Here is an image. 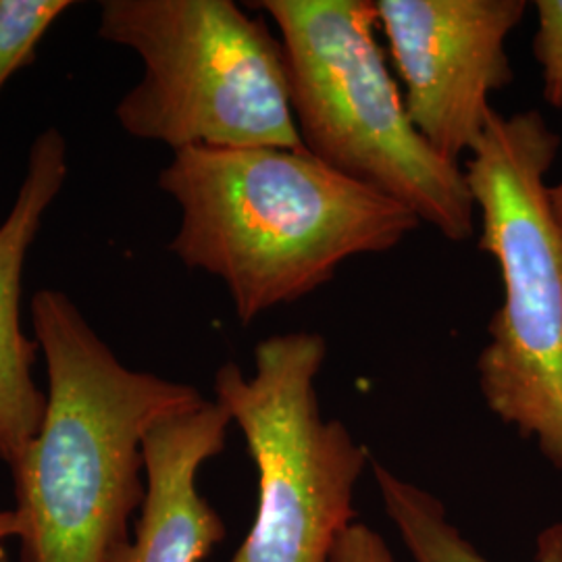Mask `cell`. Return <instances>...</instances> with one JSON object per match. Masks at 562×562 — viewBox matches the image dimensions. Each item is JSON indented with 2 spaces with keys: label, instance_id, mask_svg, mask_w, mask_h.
Wrapping results in <instances>:
<instances>
[{
  "label": "cell",
  "instance_id": "cell-9",
  "mask_svg": "<svg viewBox=\"0 0 562 562\" xmlns=\"http://www.w3.org/2000/svg\"><path fill=\"white\" fill-rule=\"evenodd\" d=\"M67 176V140L57 127H46L30 146L18 199L0 223V462L7 467L36 436L46 408V392L34 380L41 348L21 323V280L42 220Z\"/></svg>",
  "mask_w": 562,
  "mask_h": 562
},
{
  "label": "cell",
  "instance_id": "cell-3",
  "mask_svg": "<svg viewBox=\"0 0 562 562\" xmlns=\"http://www.w3.org/2000/svg\"><path fill=\"white\" fill-rule=\"evenodd\" d=\"M280 32L302 146L315 159L411 209L446 240L475 232V201L411 120L383 48L373 0H259Z\"/></svg>",
  "mask_w": 562,
  "mask_h": 562
},
{
  "label": "cell",
  "instance_id": "cell-4",
  "mask_svg": "<svg viewBox=\"0 0 562 562\" xmlns=\"http://www.w3.org/2000/svg\"><path fill=\"white\" fill-rule=\"evenodd\" d=\"M559 148L540 111L494 109L464 178L482 213L480 248L503 280L477 359L483 401L562 469V229L546 183Z\"/></svg>",
  "mask_w": 562,
  "mask_h": 562
},
{
  "label": "cell",
  "instance_id": "cell-8",
  "mask_svg": "<svg viewBox=\"0 0 562 562\" xmlns=\"http://www.w3.org/2000/svg\"><path fill=\"white\" fill-rule=\"evenodd\" d=\"M229 425L222 404L204 401L146 436V498L117 562H202L225 540V522L202 496L199 475L222 454Z\"/></svg>",
  "mask_w": 562,
  "mask_h": 562
},
{
  "label": "cell",
  "instance_id": "cell-10",
  "mask_svg": "<svg viewBox=\"0 0 562 562\" xmlns=\"http://www.w3.org/2000/svg\"><path fill=\"white\" fill-rule=\"evenodd\" d=\"M383 510L394 522L413 562H492L448 519L440 498L371 461ZM536 562H562V522L546 527L536 548Z\"/></svg>",
  "mask_w": 562,
  "mask_h": 562
},
{
  "label": "cell",
  "instance_id": "cell-13",
  "mask_svg": "<svg viewBox=\"0 0 562 562\" xmlns=\"http://www.w3.org/2000/svg\"><path fill=\"white\" fill-rule=\"evenodd\" d=\"M329 562H396V559L375 529L355 521L338 538Z\"/></svg>",
  "mask_w": 562,
  "mask_h": 562
},
{
  "label": "cell",
  "instance_id": "cell-2",
  "mask_svg": "<svg viewBox=\"0 0 562 562\" xmlns=\"http://www.w3.org/2000/svg\"><path fill=\"white\" fill-rule=\"evenodd\" d=\"M159 186L180 206L169 250L225 283L241 325L301 301L344 262L387 252L422 227L411 209L306 150L183 148Z\"/></svg>",
  "mask_w": 562,
  "mask_h": 562
},
{
  "label": "cell",
  "instance_id": "cell-6",
  "mask_svg": "<svg viewBox=\"0 0 562 562\" xmlns=\"http://www.w3.org/2000/svg\"><path fill=\"white\" fill-rule=\"evenodd\" d=\"M327 359L319 334L271 336L255 348V371L238 362L215 373V402L246 440L257 467L259 504L232 562H329L355 522L367 448L323 417L317 378Z\"/></svg>",
  "mask_w": 562,
  "mask_h": 562
},
{
  "label": "cell",
  "instance_id": "cell-14",
  "mask_svg": "<svg viewBox=\"0 0 562 562\" xmlns=\"http://www.w3.org/2000/svg\"><path fill=\"white\" fill-rule=\"evenodd\" d=\"M9 540H18V517L13 508H0V548Z\"/></svg>",
  "mask_w": 562,
  "mask_h": 562
},
{
  "label": "cell",
  "instance_id": "cell-5",
  "mask_svg": "<svg viewBox=\"0 0 562 562\" xmlns=\"http://www.w3.org/2000/svg\"><path fill=\"white\" fill-rule=\"evenodd\" d=\"M102 41L132 48L142 78L117 102L121 130L173 153L304 150L280 36L232 0H104Z\"/></svg>",
  "mask_w": 562,
  "mask_h": 562
},
{
  "label": "cell",
  "instance_id": "cell-7",
  "mask_svg": "<svg viewBox=\"0 0 562 562\" xmlns=\"http://www.w3.org/2000/svg\"><path fill=\"white\" fill-rule=\"evenodd\" d=\"M411 120L443 159L469 157L513 78L510 32L522 0H373Z\"/></svg>",
  "mask_w": 562,
  "mask_h": 562
},
{
  "label": "cell",
  "instance_id": "cell-1",
  "mask_svg": "<svg viewBox=\"0 0 562 562\" xmlns=\"http://www.w3.org/2000/svg\"><path fill=\"white\" fill-rule=\"evenodd\" d=\"M32 327L48 390L41 429L9 464L20 562H117L146 498V436L206 398L123 364L60 290L34 294Z\"/></svg>",
  "mask_w": 562,
  "mask_h": 562
},
{
  "label": "cell",
  "instance_id": "cell-11",
  "mask_svg": "<svg viewBox=\"0 0 562 562\" xmlns=\"http://www.w3.org/2000/svg\"><path fill=\"white\" fill-rule=\"evenodd\" d=\"M71 7L69 0H0V92L34 63L42 38Z\"/></svg>",
  "mask_w": 562,
  "mask_h": 562
},
{
  "label": "cell",
  "instance_id": "cell-12",
  "mask_svg": "<svg viewBox=\"0 0 562 562\" xmlns=\"http://www.w3.org/2000/svg\"><path fill=\"white\" fill-rule=\"evenodd\" d=\"M533 57L543 76V101L562 111V0H538Z\"/></svg>",
  "mask_w": 562,
  "mask_h": 562
},
{
  "label": "cell",
  "instance_id": "cell-16",
  "mask_svg": "<svg viewBox=\"0 0 562 562\" xmlns=\"http://www.w3.org/2000/svg\"><path fill=\"white\" fill-rule=\"evenodd\" d=\"M0 562H9V557H7V550H4V548H0Z\"/></svg>",
  "mask_w": 562,
  "mask_h": 562
},
{
  "label": "cell",
  "instance_id": "cell-15",
  "mask_svg": "<svg viewBox=\"0 0 562 562\" xmlns=\"http://www.w3.org/2000/svg\"><path fill=\"white\" fill-rule=\"evenodd\" d=\"M548 201H550V211L562 229V180L557 186L548 188Z\"/></svg>",
  "mask_w": 562,
  "mask_h": 562
}]
</instances>
